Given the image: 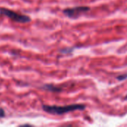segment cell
I'll return each mask as SVG.
<instances>
[{
	"label": "cell",
	"mask_w": 127,
	"mask_h": 127,
	"mask_svg": "<svg viewBox=\"0 0 127 127\" xmlns=\"http://www.w3.org/2000/svg\"><path fill=\"white\" fill-rule=\"evenodd\" d=\"M44 112L54 115H62L68 112L74 111H83L86 106L83 104H71L66 106H57V105H42Z\"/></svg>",
	"instance_id": "1"
},
{
	"label": "cell",
	"mask_w": 127,
	"mask_h": 127,
	"mask_svg": "<svg viewBox=\"0 0 127 127\" xmlns=\"http://www.w3.org/2000/svg\"><path fill=\"white\" fill-rule=\"evenodd\" d=\"M0 14L4 15L7 18L10 19L12 21L16 22L18 23H28L31 20V17H29L27 15L21 14L19 13L4 7L0 8Z\"/></svg>",
	"instance_id": "2"
},
{
	"label": "cell",
	"mask_w": 127,
	"mask_h": 127,
	"mask_svg": "<svg viewBox=\"0 0 127 127\" xmlns=\"http://www.w3.org/2000/svg\"><path fill=\"white\" fill-rule=\"evenodd\" d=\"M90 7L89 6H76L73 7H68L63 10V13L71 19H77L81 15L86 13L90 10Z\"/></svg>",
	"instance_id": "3"
},
{
	"label": "cell",
	"mask_w": 127,
	"mask_h": 127,
	"mask_svg": "<svg viewBox=\"0 0 127 127\" xmlns=\"http://www.w3.org/2000/svg\"><path fill=\"white\" fill-rule=\"evenodd\" d=\"M42 89L48 92H60L63 90L61 87L54 86L52 84H45L42 86Z\"/></svg>",
	"instance_id": "4"
},
{
	"label": "cell",
	"mask_w": 127,
	"mask_h": 127,
	"mask_svg": "<svg viewBox=\"0 0 127 127\" xmlns=\"http://www.w3.org/2000/svg\"><path fill=\"white\" fill-rule=\"evenodd\" d=\"M127 79V74H122L117 77V80L119 81H124Z\"/></svg>",
	"instance_id": "5"
},
{
	"label": "cell",
	"mask_w": 127,
	"mask_h": 127,
	"mask_svg": "<svg viewBox=\"0 0 127 127\" xmlns=\"http://www.w3.org/2000/svg\"><path fill=\"white\" fill-rule=\"evenodd\" d=\"M4 117H5V112L1 108H0V118H4Z\"/></svg>",
	"instance_id": "6"
},
{
	"label": "cell",
	"mask_w": 127,
	"mask_h": 127,
	"mask_svg": "<svg viewBox=\"0 0 127 127\" xmlns=\"http://www.w3.org/2000/svg\"><path fill=\"white\" fill-rule=\"evenodd\" d=\"M124 100H127V94L126 95H125V97H124Z\"/></svg>",
	"instance_id": "7"
}]
</instances>
